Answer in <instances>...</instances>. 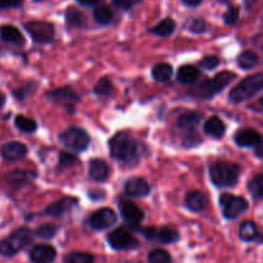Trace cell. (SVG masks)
Here are the masks:
<instances>
[{"mask_svg":"<svg viewBox=\"0 0 263 263\" xmlns=\"http://www.w3.org/2000/svg\"><path fill=\"white\" fill-rule=\"evenodd\" d=\"M263 90V73L251 74V76L246 77L241 80L235 87L230 91V99L234 103H241L249 100L253 98L254 95L258 94L259 91Z\"/></svg>","mask_w":263,"mask_h":263,"instance_id":"cell-3","label":"cell"},{"mask_svg":"<svg viewBox=\"0 0 263 263\" xmlns=\"http://www.w3.org/2000/svg\"><path fill=\"white\" fill-rule=\"evenodd\" d=\"M76 163L77 158L73 154L67 153V152H63V153L59 154V164H61V167H71Z\"/></svg>","mask_w":263,"mask_h":263,"instance_id":"cell-41","label":"cell"},{"mask_svg":"<svg viewBox=\"0 0 263 263\" xmlns=\"http://www.w3.org/2000/svg\"><path fill=\"white\" fill-rule=\"evenodd\" d=\"M115 3V5H117L118 8H122V9H131L133 7H135L136 4L141 2V0H112Z\"/></svg>","mask_w":263,"mask_h":263,"instance_id":"cell-42","label":"cell"},{"mask_svg":"<svg viewBox=\"0 0 263 263\" xmlns=\"http://www.w3.org/2000/svg\"><path fill=\"white\" fill-rule=\"evenodd\" d=\"M48 98L51 102L66 108L68 112H73L74 107H76V104L80 100L79 95L73 90L69 89V87H61V89L54 90L50 94H48Z\"/></svg>","mask_w":263,"mask_h":263,"instance_id":"cell-10","label":"cell"},{"mask_svg":"<svg viewBox=\"0 0 263 263\" xmlns=\"http://www.w3.org/2000/svg\"><path fill=\"white\" fill-rule=\"evenodd\" d=\"M23 4V0H0V9L18 8Z\"/></svg>","mask_w":263,"mask_h":263,"instance_id":"cell-43","label":"cell"},{"mask_svg":"<svg viewBox=\"0 0 263 263\" xmlns=\"http://www.w3.org/2000/svg\"><path fill=\"white\" fill-rule=\"evenodd\" d=\"M235 73H233V72H220L213 79L205 80V81H203L199 85V87H198V95L200 98H203V99H211L216 94H218L221 90L225 89L233 80H235Z\"/></svg>","mask_w":263,"mask_h":263,"instance_id":"cell-5","label":"cell"},{"mask_svg":"<svg viewBox=\"0 0 263 263\" xmlns=\"http://www.w3.org/2000/svg\"><path fill=\"white\" fill-rule=\"evenodd\" d=\"M256 156L258 158H263V139L256 145Z\"/></svg>","mask_w":263,"mask_h":263,"instance_id":"cell-45","label":"cell"},{"mask_svg":"<svg viewBox=\"0 0 263 263\" xmlns=\"http://www.w3.org/2000/svg\"><path fill=\"white\" fill-rule=\"evenodd\" d=\"M189 30L194 33H203L207 30V23L202 18H195V20L190 21Z\"/></svg>","mask_w":263,"mask_h":263,"instance_id":"cell-39","label":"cell"},{"mask_svg":"<svg viewBox=\"0 0 263 263\" xmlns=\"http://www.w3.org/2000/svg\"><path fill=\"white\" fill-rule=\"evenodd\" d=\"M108 243L113 249L123 251V249H133L138 247V240L133 236V234L125 228H118L113 230L108 235Z\"/></svg>","mask_w":263,"mask_h":263,"instance_id":"cell-9","label":"cell"},{"mask_svg":"<svg viewBox=\"0 0 263 263\" xmlns=\"http://www.w3.org/2000/svg\"><path fill=\"white\" fill-rule=\"evenodd\" d=\"M0 39L5 43L22 44L23 36L17 27L12 25H4L0 27Z\"/></svg>","mask_w":263,"mask_h":263,"instance_id":"cell-24","label":"cell"},{"mask_svg":"<svg viewBox=\"0 0 263 263\" xmlns=\"http://www.w3.org/2000/svg\"><path fill=\"white\" fill-rule=\"evenodd\" d=\"M121 215L130 226H136L144 220V212L133 202L125 200L120 204Z\"/></svg>","mask_w":263,"mask_h":263,"instance_id":"cell-14","label":"cell"},{"mask_svg":"<svg viewBox=\"0 0 263 263\" xmlns=\"http://www.w3.org/2000/svg\"><path fill=\"white\" fill-rule=\"evenodd\" d=\"M3 104H4V97H3V94L0 92V107H2Z\"/></svg>","mask_w":263,"mask_h":263,"instance_id":"cell-47","label":"cell"},{"mask_svg":"<svg viewBox=\"0 0 263 263\" xmlns=\"http://www.w3.org/2000/svg\"><path fill=\"white\" fill-rule=\"evenodd\" d=\"M238 64L239 67H241L243 69H251L258 66L259 58L254 51L247 50V51H243V53L239 55Z\"/></svg>","mask_w":263,"mask_h":263,"instance_id":"cell-28","label":"cell"},{"mask_svg":"<svg viewBox=\"0 0 263 263\" xmlns=\"http://www.w3.org/2000/svg\"><path fill=\"white\" fill-rule=\"evenodd\" d=\"M175 27H176L175 21L171 20V18H166V20L161 21L157 26H154L153 28H151V32L159 36V37H167V36L172 35Z\"/></svg>","mask_w":263,"mask_h":263,"instance_id":"cell-26","label":"cell"},{"mask_svg":"<svg viewBox=\"0 0 263 263\" xmlns=\"http://www.w3.org/2000/svg\"><path fill=\"white\" fill-rule=\"evenodd\" d=\"M202 121V116L199 113H195V112H186L184 115L180 116L179 118V127L181 130H184L185 133H195L197 130V126L199 125V122Z\"/></svg>","mask_w":263,"mask_h":263,"instance_id":"cell-22","label":"cell"},{"mask_svg":"<svg viewBox=\"0 0 263 263\" xmlns=\"http://www.w3.org/2000/svg\"><path fill=\"white\" fill-rule=\"evenodd\" d=\"M151 192V186L148 182L141 177H133L125 185V193L128 197L143 198L146 197Z\"/></svg>","mask_w":263,"mask_h":263,"instance_id":"cell-16","label":"cell"},{"mask_svg":"<svg viewBox=\"0 0 263 263\" xmlns=\"http://www.w3.org/2000/svg\"><path fill=\"white\" fill-rule=\"evenodd\" d=\"M94 18L100 25H108L113 20V12L107 5H99L94 10Z\"/></svg>","mask_w":263,"mask_h":263,"instance_id":"cell-32","label":"cell"},{"mask_svg":"<svg viewBox=\"0 0 263 263\" xmlns=\"http://www.w3.org/2000/svg\"><path fill=\"white\" fill-rule=\"evenodd\" d=\"M66 263H94V257L85 252H73L66 257Z\"/></svg>","mask_w":263,"mask_h":263,"instance_id":"cell-35","label":"cell"},{"mask_svg":"<svg viewBox=\"0 0 263 263\" xmlns=\"http://www.w3.org/2000/svg\"><path fill=\"white\" fill-rule=\"evenodd\" d=\"M25 28L36 43L48 44L54 37V26L49 22L31 21V22L26 23Z\"/></svg>","mask_w":263,"mask_h":263,"instance_id":"cell-8","label":"cell"},{"mask_svg":"<svg viewBox=\"0 0 263 263\" xmlns=\"http://www.w3.org/2000/svg\"><path fill=\"white\" fill-rule=\"evenodd\" d=\"M259 104H261L262 107H263V97L261 98V99H259Z\"/></svg>","mask_w":263,"mask_h":263,"instance_id":"cell-48","label":"cell"},{"mask_svg":"<svg viewBox=\"0 0 263 263\" xmlns=\"http://www.w3.org/2000/svg\"><path fill=\"white\" fill-rule=\"evenodd\" d=\"M0 154L5 161H18L26 157L27 154V146L20 141H10L4 144L0 148Z\"/></svg>","mask_w":263,"mask_h":263,"instance_id":"cell-15","label":"cell"},{"mask_svg":"<svg viewBox=\"0 0 263 263\" xmlns=\"http://www.w3.org/2000/svg\"><path fill=\"white\" fill-rule=\"evenodd\" d=\"M110 156L126 164H134L140 158L139 145L127 133H118L109 140Z\"/></svg>","mask_w":263,"mask_h":263,"instance_id":"cell-1","label":"cell"},{"mask_svg":"<svg viewBox=\"0 0 263 263\" xmlns=\"http://www.w3.org/2000/svg\"><path fill=\"white\" fill-rule=\"evenodd\" d=\"M143 234L146 239H149V240H153L154 239V240H158L164 244L176 243L180 239L179 233L171 228H146L143 230Z\"/></svg>","mask_w":263,"mask_h":263,"instance_id":"cell-12","label":"cell"},{"mask_svg":"<svg viewBox=\"0 0 263 263\" xmlns=\"http://www.w3.org/2000/svg\"><path fill=\"white\" fill-rule=\"evenodd\" d=\"M117 221V215L115 211L110 208H102L98 210L97 212L92 213L91 217L89 218V223L95 230H104V229L110 228L113 223Z\"/></svg>","mask_w":263,"mask_h":263,"instance_id":"cell-11","label":"cell"},{"mask_svg":"<svg viewBox=\"0 0 263 263\" xmlns=\"http://www.w3.org/2000/svg\"><path fill=\"white\" fill-rule=\"evenodd\" d=\"M235 143L239 146L243 148H251V146H256L262 140V136L258 131L253 130V128H243V130L238 131L234 138Z\"/></svg>","mask_w":263,"mask_h":263,"instance_id":"cell-17","label":"cell"},{"mask_svg":"<svg viewBox=\"0 0 263 263\" xmlns=\"http://www.w3.org/2000/svg\"><path fill=\"white\" fill-rule=\"evenodd\" d=\"M14 123L15 126H17V128H20V130L23 131V133L30 134V133H33V131H36V128H37V123H36L32 118L25 117V116H21V115L15 117Z\"/></svg>","mask_w":263,"mask_h":263,"instance_id":"cell-33","label":"cell"},{"mask_svg":"<svg viewBox=\"0 0 263 263\" xmlns=\"http://www.w3.org/2000/svg\"><path fill=\"white\" fill-rule=\"evenodd\" d=\"M89 175L95 181H105L109 177V166L103 159H92L89 164Z\"/></svg>","mask_w":263,"mask_h":263,"instance_id":"cell-19","label":"cell"},{"mask_svg":"<svg viewBox=\"0 0 263 263\" xmlns=\"http://www.w3.org/2000/svg\"><path fill=\"white\" fill-rule=\"evenodd\" d=\"M220 204L222 207L223 217L228 220H235L248 210V202L241 197L231 194H223L220 198Z\"/></svg>","mask_w":263,"mask_h":263,"instance_id":"cell-7","label":"cell"},{"mask_svg":"<svg viewBox=\"0 0 263 263\" xmlns=\"http://www.w3.org/2000/svg\"><path fill=\"white\" fill-rule=\"evenodd\" d=\"M248 190L254 199H263V174L256 175L249 181Z\"/></svg>","mask_w":263,"mask_h":263,"instance_id":"cell-31","label":"cell"},{"mask_svg":"<svg viewBox=\"0 0 263 263\" xmlns=\"http://www.w3.org/2000/svg\"><path fill=\"white\" fill-rule=\"evenodd\" d=\"M57 251L49 244H39L30 252V259L32 263H51L55 259Z\"/></svg>","mask_w":263,"mask_h":263,"instance_id":"cell-13","label":"cell"},{"mask_svg":"<svg viewBox=\"0 0 263 263\" xmlns=\"http://www.w3.org/2000/svg\"><path fill=\"white\" fill-rule=\"evenodd\" d=\"M200 76V72L197 67L192 66V64H186V66L180 67L179 72H177V80L182 84H194Z\"/></svg>","mask_w":263,"mask_h":263,"instance_id":"cell-25","label":"cell"},{"mask_svg":"<svg viewBox=\"0 0 263 263\" xmlns=\"http://www.w3.org/2000/svg\"><path fill=\"white\" fill-rule=\"evenodd\" d=\"M182 2L186 5H189V7H197V5H199L203 0H182Z\"/></svg>","mask_w":263,"mask_h":263,"instance_id":"cell-46","label":"cell"},{"mask_svg":"<svg viewBox=\"0 0 263 263\" xmlns=\"http://www.w3.org/2000/svg\"><path fill=\"white\" fill-rule=\"evenodd\" d=\"M59 140L66 148L73 152H84L90 144V136L85 130L79 127H69L59 135Z\"/></svg>","mask_w":263,"mask_h":263,"instance_id":"cell-6","label":"cell"},{"mask_svg":"<svg viewBox=\"0 0 263 263\" xmlns=\"http://www.w3.org/2000/svg\"><path fill=\"white\" fill-rule=\"evenodd\" d=\"M172 67L168 63H158L153 67L152 69V74H153L154 80L158 82H167L172 77Z\"/></svg>","mask_w":263,"mask_h":263,"instance_id":"cell-27","label":"cell"},{"mask_svg":"<svg viewBox=\"0 0 263 263\" xmlns=\"http://www.w3.org/2000/svg\"><path fill=\"white\" fill-rule=\"evenodd\" d=\"M57 230H58L57 226L50 225V223H46V225H43L40 226V228L36 229L35 235L40 239H45V240H48V239H51L55 236Z\"/></svg>","mask_w":263,"mask_h":263,"instance_id":"cell-36","label":"cell"},{"mask_svg":"<svg viewBox=\"0 0 263 263\" xmlns=\"http://www.w3.org/2000/svg\"><path fill=\"white\" fill-rule=\"evenodd\" d=\"M81 5H85V7H94V5L99 4L102 0H77Z\"/></svg>","mask_w":263,"mask_h":263,"instance_id":"cell-44","label":"cell"},{"mask_svg":"<svg viewBox=\"0 0 263 263\" xmlns=\"http://www.w3.org/2000/svg\"><path fill=\"white\" fill-rule=\"evenodd\" d=\"M185 204L192 212H203L208 207V198L202 192H190L185 198Z\"/></svg>","mask_w":263,"mask_h":263,"instance_id":"cell-18","label":"cell"},{"mask_svg":"<svg viewBox=\"0 0 263 263\" xmlns=\"http://www.w3.org/2000/svg\"><path fill=\"white\" fill-rule=\"evenodd\" d=\"M239 236L243 241H258L263 243V235L259 234L258 228L253 221H244L240 225Z\"/></svg>","mask_w":263,"mask_h":263,"instance_id":"cell-20","label":"cell"},{"mask_svg":"<svg viewBox=\"0 0 263 263\" xmlns=\"http://www.w3.org/2000/svg\"><path fill=\"white\" fill-rule=\"evenodd\" d=\"M240 175V167L231 162H217L210 168V176L216 186H235Z\"/></svg>","mask_w":263,"mask_h":263,"instance_id":"cell-2","label":"cell"},{"mask_svg":"<svg viewBox=\"0 0 263 263\" xmlns=\"http://www.w3.org/2000/svg\"><path fill=\"white\" fill-rule=\"evenodd\" d=\"M218 64H220V59H218V57L216 55H207L199 62V66L202 67V68L208 69V71L215 69Z\"/></svg>","mask_w":263,"mask_h":263,"instance_id":"cell-38","label":"cell"},{"mask_svg":"<svg viewBox=\"0 0 263 263\" xmlns=\"http://www.w3.org/2000/svg\"><path fill=\"white\" fill-rule=\"evenodd\" d=\"M76 204L77 199H74V198H63V199L49 205L45 210V213L49 216H54V217H59V216H63L64 213L68 212Z\"/></svg>","mask_w":263,"mask_h":263,"instance_id":"cell-21","label":"cell"},{"mask_svg":"<svg viewBox=\"0 0 263 263\" xmlns=\"http://www.w3.org/2000/svg\"><path fill=\"white\" fill-rule=\"evenodd\" d=\"M204 133L207 135L212 136V138L220 139L222 138L223 134H225V125L221 121L220 117L217 116H212L211 118H208L207 122L204 123Z\"/></svg>","mask_w":263,"mask_h":263,"instance_id":"cell-23","label":"cell"},{"mask_svg":"<svg viewBox=\"0 0 263 263\" xmlns=\"http://www.w3.org/2000/svg\"><path fill=\"white\" fill-rule=\"evenodd\" d=\"M149 263H172L171 254L164 249H153L148 256Z\"/></svg>","mask_w":263,"mask_h":263,"instance_id":"cell-34","label":"cell"},{"mask_svg":"<svg viewBox=\"0 0 263 263\" xmlns=\"http://www.w3.org/2000/svg\"><path fill=\"white\" fill-rule=\"evenodd\" d=\"M94 91L95 94L102 95V97L109 95L110 91H112V82L108 79H100L99 81H98V84L95 85Z\"/></svg>","mask_w":263,"mask_h":263,"instance_id":"cell-37","label":"cell"},{"mask_svg":"<svg viewBox=\"0 0 263 263\" xmlns=\"http://www.w3.org/2000/svg\"><path fill=\"white\" fill-rule=\"evenodd\" d=\"M66 20L67 23L73 27H84L86 23V18H85L84 13L77 10L76 8H68L66 12Z\"/></svg>","mask_w":263,"mask_h":263,"instance_id":"cell-30","label":"cell"},{"mask_svg":"<svg viewBox=\"0 0 263 263\" xmlns=\"http://www.w3.org/2000/svg\"><path fill=\"white\" fill-rule=\"evenodd\" d=\"M35 175L30 174L27 171H20V170H15V171H12L10 174L7 175V181L9 182L13 186H22L23 184L28 181L31 177H33Z\"/></svg>","mask_w":263,"mask_h":263,"instance_id":"cell-29","label":"cell"},{"mask_svg":"<svg viewBox=\"0 0 263 263\" xmlns=\"http://www.w3.org/2000/svg\"><path fill=\"white\" fill-rule=\"evenodd\" d=\"M239 20V8L238 7H230L228 12L223 15V21L228 25H235Z\"/></svg>","mask_w":263,"mask_h":263,"instance_id":"cell-40","label":"cell"},{"mask_svg":"<svg viewBox=\"0 0 263 263\" xmlns=\"http://www.w3.org/2000/svg\"><path fill=\"white\" fill-rule=\"evenodd\" d=\"M32 241V231L27 228H20L9 236L0 241V254L4 257H13L25 249Z\"/></svg>","mask_w":263,"mask_h":263,"instance_id":"cell-4","label":"cell"}]
</instances>
